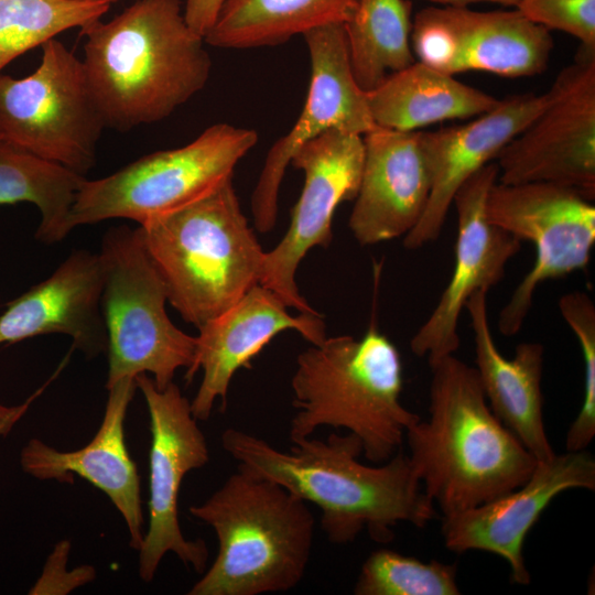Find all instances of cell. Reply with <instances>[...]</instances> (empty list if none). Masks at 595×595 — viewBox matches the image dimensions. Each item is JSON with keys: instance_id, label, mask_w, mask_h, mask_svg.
<instances>
[{"instance_id": "8992f818", "label": "cell", "mask_w": 595, "mask_h": 595, "mask_svg": "<svg viewBox=\"0 0 595 595\" xmlns=\"http://www.w3.org/2000/svg\"><path fill=\"white\" fill-rule=\"evenodd\" d=\"M137 230L167 302L197 329L259 283L264 251L241 212L232 178Z\"/></svg>"}, {"instance_id": "30bf717a", "label": "cell", "mask_w": 595, "mask_h": 595, "mask_svg": "<svg viewBox=\"0 0 595 595\" xmlns=\"http://www.w3.org/2000/svg\"><path fill=\"white\" fill-rule=\"evenodd\" d=\"M486 215L536 250L531 269L499 312V332L513 336L522 328L539 285L587 267L595 244V206L566 186L497 181L487 197Z\"/></svg>"}, {"instance_id": "d6a6232c", "label": "cell", "mask_w": 595, "mask_h": 595, "mask_svg": "<svg viewBox=\"0 0 595 595\" xmlns=\"http://www.w3.org/2000/svg\"><path fill=\"white\" fill-rule=\"evenodd\" d=\"M44 387L37 390L31 398H29L24 403L8 407L0 403V435H6L13 428L15 422H18L21 416L28 410L30 403L34 398L42 392Z\"/></svg>"}, {"instance_id": "4dcf8cb0", "label": "cell", "mask_w": 595, "mask_h": 595, "mask_svg": "<svg viewBox=\"0 0 595 595\" xmlns=\"http://www.w3.org/2000/svg\"><path fill=\"white\" fill-rule=\"evenodd\" d=\"M523 17L547 30L565 32L595 51V0H518Z\"/></svg>"}, {"instance_id": "277c9868", "label": "cell", "mask_w": 595, "mask_h": 595, "mask_svg": "<svg viewBox=\"0 0 595 595\" xmlns=\"http://www.w3.org/2000/svg\"><path fill=\"white\" fill-rule=\"evenodd\" d=\"M291 387L298 409L290 424L292 443L320 426L343 428L359 437L368 461L385 463L420 420L400 401L399 350L374 325L359 339L326 337L303 350Z\"/></svg>"}, {"instance_id": "6da1fadb", "label": "cell", "mask_w": 595, "mask_h": 595, "mask_svg": "<svg viewBox=\"0 0 595 595\" xmlns=\"http://www.w3.org/2000/svg\"><path fill=\"white\" fill-rule=\"evenodd\" d=\"M221 444L239 468L316 505L333 543L351 542L364 529L374 541L388 543L397 523L424 528L436 516L409 456L400 450L381 466L365 465L358 461L363 444L354 433H332L326 441L302 439L285 452L230 428Z\"/></svg>"}, {"instance_id": "9c48e42d", "label": "cell", "mask_w": 595, "mask_h": 595, "mask_svg": "<svg viewBox=\"0 0 595 595\" xmlns=\"http://www.w3.org/2000/svg\"><path fill=\"white\" fill-rule=\"evenodd\" d=\"M23 78L0 74V136L44 160L86 175L106 127L83 61L56 37Z\"/></svg>"}, {"instance_id": "ba28073f", "label": "cell", "mask_w": 595, "mask_h": 595, "mask_svg": "<svg viewBox=\"0 0 595 595\" xmlns=\"http://www.w3.org/2000/svg\"><path fill=\"white\" fill-rule=\"evenodd\" d=\"M257 141L252 129L216 123L184 147L143 155L98 180L85 178L71 210V226L112 218L140 225L190 205L232 178L236 165Z\"/></svg>"}, {"instance_id": "f546056e", "label": "cell", "mask_w": 595, "mask_h": 595, "mask_svg": "<svg viewBox=\"0 0 595 595\" xmlns=\"http://www.w3.org/2000/svg\"><path fill=\"white\" fill-rule=\"evenodd\" d=\"M560 313L578 340L584 364L583 400L565 439L566 451H584L595 436V305L583 291L565 293Z\"/></svg>"}, {"instance_id": "d6986e66", "label": "cell", "mask_w": 595, "mask_h": 595, "mask_svg": "<svg viewBox=\"0 0 595 595\" xmlns=\"http://www.w3.org/2000/svg\"><path fill=\"white\" fill-rule=\"evenodd\" d=\"M364 163L349 229L361 246L405 236L419 221L431 191L422 131L376 126L363 136Z\"/></svg>"}, {"instance_id": "484cf974", "label": "cell", "mask_w": 595, "mask_h": 595, "mask_svg": "<svg viewBox=\"0 0 595 595\" xmlns=\"http://www.w3.org/2000/svg\"><path fill=\"white\" fill-rule=\"evenodd\" d=\"M85 178L0 136V205H35L41 214L35 234L40 241L54 244L71 232V210Z\"/></svg>"}, {"instance_id": "7402d4cb", "label": "cell", "mask_w": 595, "mask_h": 595, "mask_svg": "<svg viewBox=\"0 0 595 595\" xmlns=\"http://www.w3.org/2000/svg\"><path fill=\"white\" fill-rule=\"evenodd\" d=\"M101 292L99 255L73 251L51 277L6 305L0 315V345L64 334L87 357L107 351Z\"/></svg>"}, {"instance_id": "7a4b0ae2", "label": "cell", "mask_w": 595, "mask_h": 595, "mask_svg": "<svg viewBox=\"0 0 595 595\" xmlns=\"http://www.w3.org/2000/svg\"><path fill=\"white\" fill-rule=\"evenodd\" d=\"M80 35L86 77L108 128L167 118L210 76L204 37L186 23L180 0H138Z\"/></svg>"}, {"instance_id": "83f0119b", "label": "cell", "mask_w": 595, "mask_h": 595, "mask_svg": "<svg viewBox=\"0 0 595 595\" xmlns=\"http://www.w3.org/2000/svg\"><path fill=\"white\" fill-rule=\"evenodd\" d=\"M110 6L105 0H0V74L60 33L101 19Z\"/></svg>"}, {"instance_id": "5bb4252c", "label": "cell", "mask_w": 595, "mask_h": 595, "mask_svg": "<svg viewBox=\"0 0 595 595\" xmlns=\"http://www.w3.org/2000/svg\"><path fill=\"white\" fill-rule=\"evenodd\" d=\"M411 46L419 62L450 75L483 71L524 77L548 67L553 40L549 30L517 9L431 6L414 17Z\"/></svg>"}, {"instance_id": "5b68a950", "label": "cell", "mask_w": 595, "mask_h": 595, "mask_svg": "<svg viewBox=\"0 0 595 595\" xmlns=\"http://www.w3.org/2000/svg\"><path fill=\"white\" fill-rule=\"evenodd\" d=\"M209 524L217 555L190 595H259L295 587L314 539L306 502L280 484L237 467L203 504L190 507Z\"/></svg>"}, {"instance_id": "f1b7e54d", "label": "cell", "mask_w": 595, "mask_h": 595, "mask_svg": "<svg viewBox=\"0 0 595 595\" xmlns=\"http://www.w3.org/2000/svg\"><path fill=\"white\" fill-rule=\"evenodd\" d=\"M456 563L422 562L414 556L379 549L364 562L357 595H458Z\"/></svg>"}, {"instance_id": "3957f363", "label": "cell", "mask_w": 595, "mask_h": 595, "mask_svg": "<svg viewBox=\"0 0 595 595\" xmlns=\"http://www.w3.org/2000/svg\"><path fill=\"white\" fill-rule=\"evenodd\" d=\"M429 365V418L404 439L425 494L450 516L519 487L538 461L494 414L475 367L454 354Z\"/></svg>"}, {"instance_id": "4fadbf2b", "label": "cell", "mask_w": 595, "mask_h": 595, "mask_svg": "<svg viewBox=\"0 0 595 595\" xmlns=\"http://www.w3.org/2000/svg\"><path fill=\"white\" fill-rule=\"evenodd\" d=\"M364 163L363 136L332 129L303 144L291 164L303 172L304 184L281 241L264 252L259 284L274 292L288 307L317 313L300 294L295 273L314 247H327L337 206L355 199Z\"/></svg>"}, {"instance_id": "ffe728a7", "label": "cell", "mask_w": 595, "mask_h": 595, "mask_svg": "<svg viewBox=\"0 0 595 595\" xmlns=\"http://www.w3.org/2000/svg\"><path fill=\"white\" fill-rule=\"evenodd\" d=\"M550 90L500 100L490 111L461 126L422 131L431 171V191L418 224L404 236L408 249H419L439 238L457 190L544 108Z\"/></svg>"}, {"instance_id": "52a82bcc", "label": "cell", "mask_w": 595, "mask_h": 595, "mask_svg": "<svg viewBox=\"0 0 595 595\" xmlns=\"http://www.w3.org/2000/svg\"><path fill=\"white\" fill-rule=\"evenodd\" d=\"M102 268L100 307L107 332L106 388L149 372L158 389L173 382L177 369L190 370L196 337L170 320L167 295L137 228H110L98 253Z\"/></svg>"}, {"instance_id": "1f68e13d", "label": "cell", "mask_w": 595, "mask_h": 595, "mask_svg": "<svg viewBox=\"0 0 595 595\" xmlns=\"http://www.w3.org/2000/svg\"><path fill=\"white\" fill-rule=\"evenodd\" d=\"M226 0H186L184 18L188 26L203 37L212 29Z\"/></svg>"}, {"instance_id": "44dd1931", "label": "cell", "mask_w": 595, "mask_h": 595, "mask_svg": "<svg viewBox=\"0 0 595 595\" xmlns=\"http://www.w3.org/2000/svg\"><path fill=\"white\" fill-rule=\"evenodd\" d=\"M107 389L101 424L86 446L62 452L32 439L21 450L20 464L26 474L37 479L72 484L73 475H77L104 491L127 524L130 547L138 551L143 540L140 479L123 429L137 386L134 378L128 377Z\"/></svg>"}, {"instance_id": "7c38bea8", "label": "cell", "mask_w": 595, "mask_h": 595, "mask_svg": "<svg viewBox=\"0 0 595 595\" xmlns=\"http://www.w3.org/2000/svg\"><path fill=\"white\" fill-rule=\"evenodd\" d=\"M150 415L149 527L139 551V575L151 582L167 552H173L197 573H204L208 549L202 539L182 533L177 499L184 476L209 461L206 439L191 410V402L171 382L158 389L145 374L134 377Z\"/></svg>"}, {"instance_id": "2e32d148", "label": "cell", "mask_w": 595, "mask_h": 595, "mask_svg": "<svg viewBox=\"0 0 595 595\" xmlns=\"http://www.w3.org/2000/svg\"><path fill=\"white\" fill-rule=\"evenodd\" d=\"M497 181L498 165L490 162L472 175L453 198L457 215L453 271L434 310L410 342L411 351L426 357L429 364L455 354L461 343L458 322L468 299L498 284L521 248L519 239L487 218V197Z\"/></svg>"}, {"instance_id": "d4e9b609", "label": "cell", "mask_w": 595, "mask_h": 595, "mask_svg": "<svg viewBox=\"0 0 595 595\" xmlns=\"http://www.w3.org/2000/svg\"><path fill=\"white\" fill-rule=\"evenodd\" d=\"M356 0H226L206 44L219 48L275 46L313 29L345 23Z\"/></svg>"}, {"instance_id": "e575fe53", "label": "cell", "mask_w": 595, "mask_h": 595, "mask_svg": "<svg viewBox=\"0 0 595 595\" xmlns=\"http://www.w3.org/2000/svg\"><path fill=\"white\" fill-rule=\"evenodd\" d=\"M105 1L112 2V1H115V0H105Z\"/></svg>"}, {"instance_id": "603a6c76", "label": "cell", "mask_w": 595, "mask_h": 595, "mask_svg": "<svg viewBox=\"0 0 595 595\" xmlns=\"http://www.w3.org/2000/svg\"><path fill=\"white\" fill-rule=\"evenodd\" d=\"M465 309L473 329L475 369L491 411L537 461L552 458L555 453L542 411L543 345L520 343L513 358L508 359L498 350L491 334L487 292L473 294Z\"/></svg>"}, {"instance_id": "8fae6325", "label": "cell", "mask_w": 595, "mask_h": 595, "mask_svg": "<svg viewBox=\"0 0 595 595\" xmlns=\"http://www.w3.org/2000/svg\"><path fill=\"white\" fill-rule=\"evenodd\" d=\"M544 108L498 153V182L552 183L595 197V51L580 47Z\"/></svg>"}, {"instance_id": "4316f807", "label": "cell", "mask_w": 595, "mask_h": 595, "mask_svg": "<svg viewBox=\"0 0 595 595\" xmlns=\"http://www.w3.org/2000/svg\"><path fill=\"white\" fill-rule=\"evenodd\" d=\"M410 0H356L344 23L354 77L366 93L415 62Z\"/></svg>"}, {"instance_id": "e0dca14e", "label": "cell", "mask_w": 595, "mask_h": 595, "mask_svg": "<svg viewBox=\"0 0 595 595\" xmlns=\"http://www.w3.org/2000/svg\"><path fill=\"white\" fill-rule=\"evenodd\" d=\"M572 488L595 489V458L586 450L538 461L519 487L477 507L443 516L444 543L456 553H494L507 561L512 583L528 585L531 577L522 552L526 537L550 502Z\"/></svg>"}, {"instance_id": "836d02e7", "label": "cell", "mask_w": 595, "mask_h": 595, "mask_svg": "<svg viewBox=\"0 0 595 595\" xmlns=\"http://www.w3.org/2000/svg\"><path fill=\"white\" fill-rule=\"evenodd\" d=\"M428 1L436 3V4H441V6H454V7H466L468 3L480 2V1L499 3L506 7H516L518 2V0H428Z\"/></svg>"}, {"instance_id": "ac0fdd59", "label": "cell", "mask_w": 595, "mask_h": 595, "mask_svg": "<svg viewBox=\"0 0 595 595\" xmlns=\"http://www.w3.org/2000/svg\"><path fill=\"white\" fill-rule=\"evenodd\" d=\"M286 329L296 331L312 345L326 338L325 323L318 313L292 316L283 301L259 283L199 327L195 360L185 374L186 381L191 382L195 374L203 370L201 386L191 402L194 418L207 420L218 398L225 409L236 371L250 368L252 358Z\"/></svg>"}, {"instance_id": "cb8c5ba5", "label": "cell", "mask_w": 595, "mask_h": 595, "mask_svg": "<svg viewBox=\"0 0 595 595\" xmlns=\"http://www.w3.org/2000/svg\"><path fill=\"white\" fill-rule=\"evenodd\" d=\"M376 126L416 131L451 119L473 118L497 107L499 99L421 62L390 74L366 93Z\"/></svg>"}, {"instance_id": "9a60e30c", "label": "cell", "mask_w": 595, "mask_h": 595, "mask_svg": "<svg viewBox=\"0 0 595 595\" xmlns=\"http://www.w3.org/2000/svg\"><path fill=\"white\" fill-rule=\"evenodd\" d=\"M303 37L312 68L309 94L295 125L269 150L252 192L251 213L260 232L274 227L285 169L303 144L332 129L364 136L376 127L350 67L344 23L313 29Z\"/></svg>"}]
</instances>
